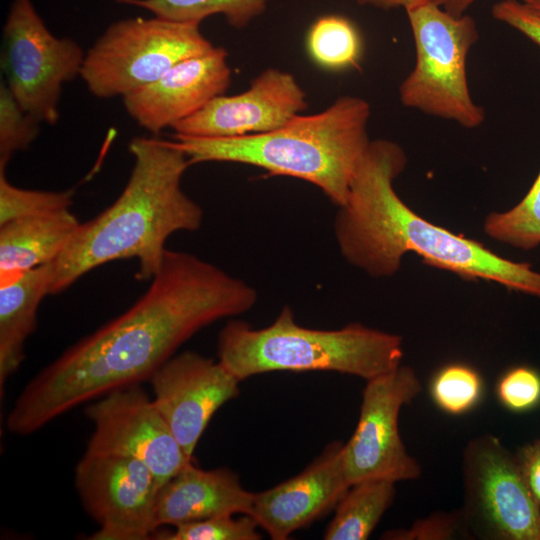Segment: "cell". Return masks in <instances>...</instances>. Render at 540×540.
I'll use <instances>...</instances> for the list:
<instances>
[{
	"label": "cell",
	"mask_w": 540,
	"mask_h": 540,
	"mask_svg": "<svg viewBox=\"0 0 540 540\" xmlns=\"http://www.w3.org/2000/svg\"><path fill=\"white\" fill-rule=\"evenodd\" d=\"M517 455L519 457L523 473L528 486L540 503V441L522 447Z\"/></svg>",
	"instance_id": "cell-31"
},
{
	"label": "cell",
	"mask_w": 540,
	"mask_h": 540,
	"mask_svg": "<svg viewBox=\"0 0 540 540\" xmlns=\"http://www.w3.org/2000/svg\"><path fill=\"white\" fill-rule=\"evenodd\" d=\"M529 9L540 16V0H521Z\"/></svg>",
	"instance_id": "cell-34"
},
{
	"label": "cell",
	"mask_w": 540,
	"mask_h": 540,
	"mask_svg": "<svg viewBox=\"0 0 540 540\" xmlns=\"http://www.w3.org/2000/svg\"><path fill=\"white\" fill-rule=\"evenodd\" d=\"M421 390L417 373L405 365L366 381L356 428L343 447L351 485L367 479L397 483L420 478L421 466L401 438L399 415Z\"/></svg>",
	"instance_id": "cell-10"
},
{
	"label": "cell",
	"mask_w": 540,
	"mask_h": 540,
	"mask_svg": "<svg viewBox=\"0 0 540 540\" xmlns=\"http://www.w3.org/2000/svg\"><path fill=\"white\" fill-rule=\"evenodd\" d=\"M370 104L342 96L321 112L298 115L284 126L235 138L173 135L190 164L232 162L289 176L318 187L336 206L349 196L356 169L370 143Z\"/></svg>",
	"instance_id": "cell-4"
},
{
	"label": "cell",
	"mask_w": 540,
	"mask_h": 540,
	"mask_svg": "<svg viewBox=\"0 0 540 540\" xmlns=\"http://www.w3.org/2000/svg\"><path fill=\"white\" fill-rule=\"evenodd\" d=\"M344 444L331 442L296 476L254 493L251 516L273 540H286L335 509L351 486L343 459Z\"/></svg>",
	"instance_id": "cell-16"
},
{
	"label": "cell",
	"mask_w": 540,
	"mask_h": 540,
	"mask_svg": "<svg viewBox=\"0 0 540 540\" xmlns=\"http://www.w3.org/2000/svg\"><path fill=\"white\" fill-rule=\"evenodd\" d=\"M406 11L415 45V65L399 86L401 103L465 128L479 127L485 110L471 97L467 56L479 40L470 15L456 17L430 0Z\"/></svg>",
	"instance_id": "cell-6"
},
{
	"label": "cell",
	"mask_w": 540,
	"mask_h": 540,
	"mask_svg": "<svg viewBox=\"0 0 540 540\" xmlns=\"http://www.w3.org/2000/svg\"><path fill=\"white\" fill-rule=\"evenodd\" d=\"M53 262L0 283V386L21 366L24 346L37 326L42 299L49 295Z\"/></svg>",
	"instance_id": "cell-19"
},
{
	"label": "cell",
	"mask_w": 540,
	"mask_h": 540,
	"mask_svg": "<svg viewBox=\"0 0 540 540\" xmlns=\"http://www.w3.org/2000/svg\"><path fill=\"white\" fill-rule=\"evenodd\" d=\"M402 357L397 334L360 323L304 327L287 305L266 327L230 320L218 337V360L240 381L274 371H332L367 381L401 365Z\"/></svg>",
	"instance_id": "cell-5"
},
{
	"label": "cell",
	"mask_w": 540,
	"mask_h": 540,
	"mask_svg": "<svg viewBox=\"0 0 540 540\" xmlns=\"http://www.w3.org/2000/svg\"><path fill=\"white\" fill-rule=\"evenodd\" d=\"M392 481L367 479L352 484L335 507L326 540H366L392 505L396 488Z\"/></svg>",
	"instance_id": "cell-20"
},
{
	"label": "cell",
	"mask_w": 540,
	"mask_h": 540,
	"mask_svg": "<svg viewBox=\"0 0 540 540\" xmlns=\"http://www.w3.org/2000/svg\"><path fill=\"white\" fill-rule=\"evenodd\" d=\"M154 533L161 540H259V524L248 514H225Z\"/></svg>",
	"instance_id": "cell-26"
},
{
	"label": "cell",
	"mask_w": 540,
	"mask_h": 540,
	"mask_svg": "<svg viewBox=\"0 0 540 540\" xmlns=\"http://www.w3.org/2000/svg\"><path fill=\"white\" fill-rule=\"evenodd\" d=\"M75 487L98 530L92 540H147L157 530L160 488L140 460L113 454L84 453L75 468Z\"/></svg>",
	"instance_id": "cell-11"
},
{
	"label": "cell",
	"mask_w": 540,
	"mask_h": 540,
	"mask_svg": "<svg viewBox=\"0 0 540 540\" xmlns=\"http://www.w3.org/2000/svg\"><path fill=\"white\" fill-rule=\"evenodd\" d=\"M483 381L473 368L461 363L442 367L433 377L430 394L434 403L444 412L461 415L479 402Z\"/></svg>",
	"instance_id": "cell-24"
},
{
	"label": "cell",
	"mask_w": 540,
	"mask_h": 540,
	"mask_svg": "<svg viewBox=\"0 0 540 540\" xmlns=\"http://www.w3.org/2000/svg\"><path fill=\"white\" fill-rule=\"evenodd\" d=\"M256 301L245 281L194 254L167 249L130 308L26 384L7 415L8 430L30 435L79 405L149 380L198 331L247 312Z\"/></svg>",
	"instance_id": "cell-1"
},
{
	"label": "cell",
	"mask_w": 540,
	"mask_h": 540,
	"mask_svg": "<svg viewBox=\"0 0 540 540\" xmlns=\"http://www.w3.org/2000/svg\"><path fill=\"white\" fill-rule=\"evenodd\" d=\"M80 45L49 31L31 0H14L3 27L1 65L5 83L21 107L54 125L65 83L80 76Z\"/></svg>",
	"instance_id": "cell-9"
},
{
	"label": "cell",
	"mask_w": 540,
	"mask_h": 540,
	"mask_svg": "<svg viewBox=\"0 0 540 540\" xmlns=\"http://www.w3.org/2000/svg\"><path fill=\"white\" fill-rule=\"evenodd\" d=\"M496 393L501 404L514 412H525L540 403V374L533 368L517 366L498 381Z\"/></svg>",
	"instance_id": "cell-29"
},
{
	"label": "cell",
	"mask_w": 540,
	"mask_h": 540,
	"mask_svg": "<svg viewBox=\"0 0 540 540\" xmlns=\"http://www.w3.org/2000/svg\"><path fill=\"white\" fill-rule=\"evenodd\" d=\"M80 224L69 209L1 224L0 283L54 262Z\"/></svg>",
	"instance_id": "cell-18"
},
{
	"label": "cell",
	"mask_w": 540,
	"mask_h": 540,
	"mask_svg": "<svg viewBox=\"0 0 540 540\" xmlns=\"http://www.w3.org/2000/svg\"><path fill=\"white\" fill-rule=\"evenodd\" d=\"M385 539L392 540H451L472 539L460 508L436 512L416 520L408 529L388 531Z\"/></svg>",
	"instance_id": "cell-28"
},
{
	"label": "cell",
	"mask_w": 540,
	"mask_h": 540,
	"mask_svg": "<svg viewBox=\"0 0 540 540\" xmlns=\"http://www.w3.org/2000/svg\"><path fill=\"white\" fill-rule=\"evenodd\" d=\"M461 467L460 510L472 539L540 540V503L517 453L483 434L467 442Z\"/></svg>",
	"instance_id": "cell-8"
},
{
	"label": "cell",
	"mask_w": 540,
	"mask_h": 540,
	"mask_svg": "<svg viewBox=\"0 0 540 540\" xmlns=\"http://www.w3.org/2000/svg\"><path fill=\"white\" fill-rule=\"evenodd\" d=\"M539 441H540V439H539Z\"/></svg>",
	"instance_id": "cell-35"
},
{
	"label": "cell",
	"mask_w": 540,
	"mask_h": 540,
	"mask_svg": "<svg viewBox=\"0 0 540 540\" xmlns=\"http://www.w3.org/2000/svg\"><path fill=\"white\" fill-rule=\"evenodd\" d=\"M93 424L86 453L132 457L143 462L160 487L192 462L140 384L115 389L84 410Z\"/></svg>",
	"instance_id": "cell-12"
},
{
	"label": "cell",
	"mask_w": 540,
	"mask_h": 540,
	"mask_svg": "<svg viewBox=\"0 0 540 540\" xmlns=\"http://www.w3.org/2000/svg\"><path fill=\"white\" fill-rule=\"evenodd\" d=\"M227 51L213 47L186 58L151 84L122 98L128 115L142 128L159 133L199 111L231 83Z\"/></svg>",
	"instance_id": "cell-15"
},
{
	"label": "cell",
	"mask_w": 540,
	"mask_h": 540,
	"mask_svg": "<svg viewBox=\"0 0 540 540\" xmlns=\"http://www.w3.org/2000/svg\"><path fill=\"white\" fill-rule=\"evenodd\" d=\"M74 191H41L17 187L0 170V225L8 221L70 208Z\"/></svg>",
	"instance_id": "cell-25"
},
{
	"label": "cell",
	"mask_w": 540,
	"mask_h": 540,
	"mask_svg": "<svg viewBox=\"0 0 540 540\" xmlns=\"http://www.w3.org/2000/svg\"><path fill=\"white\" fill-rule=\"evenodd\" d=\"M41 122L24 110L5 81L0 85V170H6L12 156L26 150L36 139Z\"/></svg>",
	"instance_id": "cell-27"
},
{
	"label": "cell",
	"mask_w": 540,
	"mask_h": 540,
	"mask_svg": "<svg viewBox=\"0 0 540 540\" xmlns=\"http://www.w3.org/2000/svg\"><path fill=\"white\" fill-rule=\"evenodd\" d=\"M406 165V153L398 143L370 141L334 220L345 260L372 277H389L399 270L403 256L413 252L424 263L464 279L496 282L540 299V272L530 263L501 257L474 239L424 219L404 203L394 181Z\"/></svg>",
	"instance_id": "cell-2"
},
{
	"label": "cell",
	"mask_w": 540,
	"mask_h": 540,
	"mask_svg": "<svg viewBox=\"0 0 540 540\" xmlns=\"http://www.w3.org/2000/svg\"><path fill=\"white\" fill-rule=\"evenodd\" d=\"M134 165L118 198L99 215L81 223L53 262L49 295L61 293L105 263L135 258L136 278L151 280L159 270L167 239L178 231H197L201 206L182 189L191 165L171 140L136 137L129 143Z\"/></svg>",
	"instance_id": "cell-3"
},
{
	"label": "cell",
	"mask_w": 540,
	"mask_h": 540,
	"mask_svg": "<svg viewBox=\"0 0 540 540\" xmlns=\"http://www.w3.org/2000/svg\"><path fill=\"white\" fill-rule=\"evenodd\" d=\"M306 49L311 60L319 67L343 71L359 67L363 40L350 19L329 14L316 19L308 29Z\"/></svg>",
	"instance_id": "cell-21"
},
{
	"label": "cell",
	"mask_w": 540,
	"mask_h": 540,
	"mask_svg": "<svg viewBox=\"0 0 540 540\" xmlns=\"http://www.w3.org/2000/svg\"><path fill=\"white\" fill-rule=\"evenodd\" d=\"M254 493L228 468L204 470L191 463L158 491L156 527L178 526L225 514H251Z\"/></svg>",
	"instance_id": "cell-17"
},
{
	"label": "cell",
	"mask_w": 540,
	"mask_h": 540,
	"mask_svg": "<svg viewBox=\"0 0 540 540\" xmlns=\"http://www.w3.org/2000/svg\"><path fill=\"white\" fill-rule=\"evenodd\" d=\"M306 107V93L295 76L267 68L247 90L215 97L172 129L174 135L202 138L256 135L284 126Z\"/></svg>",
	"instance_id": "cell-14"
},
{
	"label": "cell",
	"mask_w": 540,
	"mask_h": 540,
	"mask_svg": "<svg viewBox=\"0 0 540 540\" xmlns=\"http://www.w3.org/2000/svg\"><path fill=\"white\" fill-rule=\"evenodd\" d=\"M449 14L459 17L477 0H430Z\"/></svg>",
	"instance_id": "cell-33"
},
{
	"label": "cell",
	"mask_w": 540,
	"mask_h": 540,
	"mask_svg": "<svg viewBox=\"0 0 540 540\" xmlns=\"http://www.w3.org/2000/svg\"><path fill=\"white\" fill-rule=\"evenodd\" d=\"M213 47L197 22L157 16L123 19L111 24L85 53L80 77L98 98H123Z\"/></svg>",
	"instance_id": "cell-7"
},
{
	"label": "cell",
	"mask_w": 540,
	"mask_h": 540,
	"mask_svg": "<svg viewBox=\"0 0 540 540\" xmlns=\"http://www.w3.org/2000/svg\"><path fill=\"white\" fill-rule=\"evenodd\" d=\"M149 381L157 409L190 459L215 412L238 396L241 382L219 360L193 351L172 356Z\"/></svg>",
	"instance_id": "cell-13"
},
{
	"label": "cell",
	"mask_w": 540,
	"mask_h": 540,
	"mask_svg": "<svg viewBox=\"0 0 540 540\" xmlns=\"http://www.w3.org/2000/svg\"><path fill=\"white\" fill-rule=\"evenodd\" d=\"M358 5L383 10L404 8L405 10L426 2L427 0H354Z\"/></svg>",
	"instance_id": "cell-32"
},
{
	"label": "cell",
	"mask_w": 540,
	"mask_h": 540,
	"mask_svg": "<svg viewBox=\"0 0 540 540\" xmlns=\"http://www.w3.org/2000/svg\"><path fill=\"white\" fill-rule=\"evenodd\" d=\"M146 9L154 16L179 22H197L222 14L236 29L261 15L271 0H117Z\"/></svg>",
	"instance_id": "cell-22"
},
{
	"label": "cell",
	"mask_w": 540,
	"mask_h": 540,
	"mask_svg": "<svg viewBox=\"0 0 540 540\" xmlns=\"http://www.w3.org/2000/svg\"><path fill=\"white\" fill-rule=\"evenodd\" d=\"M493 17L540 47V16L518 0H503L493 5Z\"/></svg>",
	"instance_id": "cell-30"
},
{
	"label": "cell",
	"mask_w": 540,
	"mask_h": 540,
	"mask_svg": "<svg viewBox=\"0 0 540 540\" xmlns=\"http://www.w3.org/2000/svg\"><path fill=\"white\" fill-rule=\"evenodd\" d=\"M484 231L492 239L517 249L531 250L540 246V170L518 204L486 217Z\"/></svg>",
	"instance_id": "cell-23"
}]
</instances>
